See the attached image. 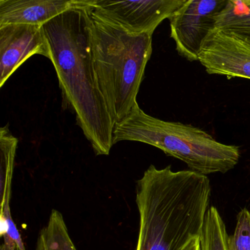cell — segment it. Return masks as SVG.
<instances>
[{
	"mask_svg": "<svg viewBox=\"0 0 250 250\" xmlns=\"http://www.w3.org/2000/svg\"><path fill=\"white\" fill-rule=\"evenodd\" d=\"M14 158L7 156L1 159L0 180H1V234L16 237L20 234L17 225L13 220L10 202L12 194V181L14 175Z\"/></svg>",
	"mask_w": 250,
	"mask_h": 250,
	"instance_id": "cell-11",
	"label": "cell"
},
{
	"mask_svg": "<svg viewBox=\"0 0 250 250\" xmlns=\"http://www.w3.org/2000/svg\"><path fill=\"white\" fill-rule=\"evenodd\" d=\"M207 175L151 165L137 182L140 215L136 250H182L200 238L210 204Z\"/></svg>",
	"mask_w": 250,
	"mask_h": 250,
	"instance_id": "cell-2",
	"label": "cell"
},
{
	"mask_svg": "<svg viewBox=\"0 0 250 250\" xmlns=\"http://www.w3.org/2000/svg\"><path fill=\"white\" fill-rule=\"evenodd\" d=\"M228 250H250V211L241 209L237 214L236 226L228 238Z\"/></svg>",
	"mask_w": 250,
	"mask_h": 250,
	"instance_id": "cell-14",
	"label": "cell"
},
{
	"mask_svg": "<svg viewBox=\"0 0 250 250\" xmlns=\"http://www.w3.org/2000/svg\"><path fill=\"white\" fill-rule=\"evenodd\" d=\"M39 237L46 250H77L70 236L63 216L55 209L51 211L47 225L41 231Z\"/></svg>",
	"mask_w": 250,
	"mask_h": 250,
	"instance_id": "cell-13",
	"label": "cell"
},
{
	"mask_svg": "<svg viewBox=\"0 0 250 250\" xmlns=\"http://www.w3.org/2000/svg\"><path fill=\"white\" fill-rule=\"evenodd\" d=\"M135 141L162 150L179 159L190 170L203 175L226 173L240 159L239 147L218 142L208 133L190 124L162 121L146 114L138 104L115 124L113 143Z\"/></svg>",
	"mask_w": 250,
	"mask_h": 250,
	"instance_id": "cell-4",
	"label": "cell"
},
{
	"mask_svg": "<svg viewBox=\"0 0 250 250\" xmlns=\"http://www.w3.org/2000/svg\"><path fill=\"white\" fill-rule=\"evenodd\" d=\"M216 28L250 43V0H228L216 18Z\"/></svg>",
	"mask_w": 250,
	"mask_h": 250,
	"instance_id": "cell-10",
	"label": "cell"
},
{
	"mask_svg": "<svg viewBox=\"0 0 250 250\" xmlns=\"http://www.w3.org/2000/svg\"><path fill=\"white\" fill-rule=\"evenodd\" d=\"M93 5L65 11L43 27L65 106L75 113L95 153L108 156L114 146L115 124L95 69L90 14Z\"/></svg>",
	"mask_w": 250,
	"mask_h": 250,
	"instance_id": "cell-1",
	"label": "cell"
},
{
	"mask_svg": "<svg viewBox=\"0 0 250 250\" xmlns=\"http://www.w3.org/2000/svg\"><path fill=\"white\" fill-rule=\"evenodd\" d=\"M93 6L90 14L95 69L101 91L117 124L137 104V94L153 51V34L128 33L98 15Z\"/></svg>",
	"mask_w": 250,
	"mask_h": 250,
	"instance_id": "cell-3",
	"label": "cell"
},
{
	"mask_svg": "<svg viewBox=\"0 0 250 250\" xmlns=\"http://www.w3.org/2000/svg\"><path fill=\"white\" fill-rule=\"evenodd\" d=\"M226 225L214 206L206 213L204 225L200 237L201 250H228Z\"/></svg>",
	"mask_w": 250,
	"mask_h": 250,
	"instance_id": "cell-12",
	"label": "cell"
},
{
	"mask_svg": "<svg viewBox=\"0 0 250 250\" xmlns=\"http://www.w3.org/2000/svg\"><path fill=\"white\" fill-rule=\"evenodd\" d=\"M96 0H0V26L42 25L74 8L91 6Z\"/></svg>",
	"mask_w": 250,
	"mask_h": 250,
	"instance_id": "cell-9",
	"label": "cell"
},
{
	"mask_svg": "<svg viewBox=\"0 0 250 250\" xmlns=\"http://www.w3.org/2000/svg\"><path fill=\"white\" fill-rule=\"evenodd\" d=\"M35 55L51 60V49L42 25L5 24L0 26V87Z\"/></svg>",
	"mask_w": 250,
	"mask_h": 250,
	"instance_id": "cell-8",
	"label": "cell"
},
{
	"mask_svg": "<svg viewBox=\"0 0 250 250\" xmlns=\"http://www.w3.org/2000/svg\"><path fill=\"white\" fill-rule=\"evenodd\" d=\"M187 0H96L93 10L130 33L153 34L156 27L181 8Z\"/></svg>",
	"mask_w": 250,
	"mask_h": 250,
	"instance_id": "cell-6",
	"label": "cell"
},
{
	"mask_svg": "<svg viewBox=\"0 0 250 250\" xmlns=\"http://www.w3.org/2000/svg\"><path fill=\"white\" fill-rule=\"evenodd\" d=\"M198 61L208 74L250 80V43L215 28L200 49Z\"/></svg>",
	"mask_w": 250,
	"mask_h": 250,
	"instance_id": "cell-7",
	"label": "cell"
},
{
	"mask_svg": "<svg viewBox=\"0 0 250 250\" xmlns=\"http://www.w3.org/2000/svg\"><path fill=\"white\" fill-rule=\"evenodd\" d=\"M228 0H187L168 20L170 37L179 55L190 62L198 61L206 38L216 28V18Z\"/></svg>",
	"mask_w": 250,
	"mask_h": 250,
	"instance_id": "cell-5",
	"label": "cell"
},
{
	"mask_svg": "<svg viewBox=\"0 0 250 250\" xmlns=\"http://www.w3.org/2000/svg\"><path fill=\"white\" fill-rule=\"evenodd\" d=\"M182 250H201L200 247V238H195L191 239Z\"/></svg>",
	"mask_w": 250,
	"mask_h": 250,
	"instance_id": "cell-15",
	"label": "cell"
}]
</instances>
